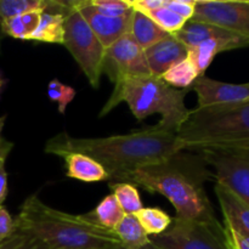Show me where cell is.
Returning a JSON list of instances; mask_svg holds the SVG:
<instances>
[{
  "label": "cell",
  "instance_id": "1",
  "mask_svg": "<svg viewBox=\"0 0 249 249\" xmlns=\"http://www.w3.org/2000/svg\"><path fill=\"white\" fill-rule=\"evenodd\" d=\"M180 151L177 134L153 126L106 138H73L60 133L45 143L49 155L62 157L77 152L92 158L104 167L111 182H121L131 170L160 162Z\"/></svg>",
  "mask_w": 249,
  "mask_h": 249
},
{
  "label": "cell",
  "instance_id": "2",
  "mask_svg": "<svg viewBox=\"0 0 249 249\" xmlns=\"http://www.w3.org/2000/svg\"><path fill=\"white\" fill-rule=\"evenodd\" d=\"M213 179V172L201 153L180 151L160 162L131 170L121 182L162 195L173 204L177 218L219 226L221 223L204 189V184Z\"/></svg>",
  "mask_w": 249,
  "mask_h": 249
},
{
  "label": "cell",
  "instance_id": "3",
  "mask_svg": "<svg viewBox=\"0 0 249 249\" xmlns=\"http://www.w3.org/2000/svg\"><path fill=\"white\" fill-rule=\"evenodd\" d=\"M15 228L28 231L51 249H123L114 231L88 214L74 215L46 206L36 195L22 204Z\"/></svg>",
  "mask_w": 249,
  "mask_h": 249
},
{
  "label": "cell",
  "instance_id": "4",
  "mask_svg": "<svg viewBox=\"0 0 249 249\" xmlns=\"http://www.w3.org/2000/svg\"><path fill=\"white\" fill-rule=\"evenodd\" d=\"M191 89H174L155 75H139L114 83V89L108 101L102 107L100 117L125 102L138 121H143L151 114H160L162 118L153 128L177 134L190 109L185 97Z\"/></svg>",
  "mask_w": 249,
  "mask_h": 249
},
{
  "label": "cell",
  "instance_id": "5",
  "mask_svg": "<svg viewBox=\"0 0 249 249\" xmlns=\"http://www.w3.org/2000/svg\"><path fill=\"white\" fill-rule=\"evenodd\" d=\"M177 139L189 152L249 146V102L190 109Z\"/></svg>",
  "mask_w": 249,
  "mask_h": 249
},
{
  "label": "cell",
  "instance_id": "6",
  "mask_svg": "<svg viewBox=\"0 0 249 249\" xmlns=\"http://www.w3.org/2000/svg\"><path fill=\"white\" fill-rule=\"evenodd\" d=\"M62 45H65L73 56L89 84L94 89H97L104 74L106 49L74 6L65 18V38Z\"/></svg>",
  "mask_w": 249,
  "mask_h": 249
},
{
  "label": "cell",
  "instance_id": "7",
  "mask_svg": "<svg viewBox=\"0 0 249 249\" xmlns=\"http://www.w3.org/2000/svg\"><path fill=\"white\" fill-rule=\"evenodd\" d=\"M150 245L155 249H228L223 225L213 226L177 216L164 232L150 237Z\"/></svg>",
  "mask_w": 249,
  "mask_h": 249
},
{
  "label": "cell",
  "instance_id": "8",
  "mask_svg": "<svg viewBox=\"0 0 249 249\" xmlns=\"http://www.w3.org/2000/svg\"><path fill=\"white\" fill-rule=\"evenodd\" d=\"M214 180L232 191L249 206V146L199 151Z\"/></svg>",
  "mask_w": 249,
  "mask_h": 249
},
{
  "label": "cell",
  "instance_id": "9",
  "mask_svg": "<svg viewBox=\"0 0 249 249\" xmlns=\"http://www.w3.org/2000/svg\"><path fill=\"white\" fill-rule=\"evenodd\" d=\"M192 19L249 39V0H196Z\"/></svg>",
  "mask_w": 249,
  "mask_h": 249
},
{
  "label": "cell",
  "instance_id": "10",
  "mask_svg": "<svg viewBox=\"0 0 249 249\" xmlns=\"http://www.w3.org/2000/svg\"><path fill=\"white\" fill-rule=\"evenodd\" d=\"M104 73L113 83L130 77L152 75L143 50L130 34H125L106 50Z\"/></svg>",
  "mask_w": 249,
  "mask_h": 249
},
{
  "label": "cell",
  "instance_id": "11",
  "mask_svg": "<svg viewBox=\"0 0 249 249\" xmlns=\"http://www.w3.org/2000/svg\"><path fill=\"white\" fill-rule=\"evenodd\" d=\"M191 90L196 92L198 99L197 107L229 106L249 102V82L233 84L202 75L192 84Z\"/></svg>",
  "mask_w": 249,
  "mask_h": 249
},
{
  "label": "cell",
  "instance_id": "12",
  "mask_svg": "<svg viewBox=\"0 0 249 249\" xmlns=\"http://www.w3.org/2000/svg\"><path fill=\"white\" fill-rule=\"evenodd\" d=\"M73 6L80 12L92 33L106 50L118 39L129 33L133 12L122 17L105 16L90 4V0H75L73 1Z\"/></svg>",
  "mask_w": 249,
  "mask_h": 249
},
{
  "label": "cell",
  "instance_id": "13",
  "mask_svg": "<svg viewBox=\"0 0 249 249\" xmlns=\"http://www.w3.org/2000/svg\"><path fill=\"white\" fill-rule=\"evenodd\" d=\"M151 74L160 78L169 68L187 57V48L173 36L143 50Z\"/></svg>",
  "mask_w": 249,
  "mask_h": 249
},
{
  "label": "cell",
  "instance_id": "14",
  "mask_svg": "<svg viewBox=\"0 0 249 249\" xmlns=\"http://www.w3.org/2000/svg\"><path fill=\"white\" fill-rule=\"evenodd\" d=\"M248 45L249 39L242 36H237V34L225 36V38H212L198 44L195 48L187 49V57L195 63L199 73V77H202L218 53L246 48Z\"/></svg>",
  "mask_w": 249,
  "mask_h": 249
},
{
  "label": "cell",
  "instance_id": "15",
  "mask_svg": "<svg viewBox=\"0 0 249 249\" xmlns=\"http://www.w3.org/2000/svg\"><path fill=\"white\" fill-rule=\"evenodd\" d=\"M214 192L218 198L224 223L249 237V206L224 185L215 182Z\"/></svg>",
  "mask_w": 249,
  "mask_h": 249
},
{
  "label": "cell",
  "instance_id": "16",
  "mask_svg": "<svg viewBox=\"0 0 249 249\" xmlns=\"http://www.w3.org/2000/svg\"><path fill=\"white\" fill-rule=\"evenodd\" d=\"M66 164V175L84 182H96L108 180V174L100 163L82 153H67L62 156Z\"/></svg>",
  "mask_w": 249,
  "mask_h": 249
},
{
  "label": "cell",
  "instance_id": "17",
  "mask_svg": "<svg viewBox=\"0 0 249 249\" xmlns=\"http://www.w3.org/2000/svg\"><path fill=\"white\" fill-rule=\"evenodd\" d=\"M129 34L133 36L134 40L142 50H146L157 44L158 41L170 36V34L163 31L150 17L138 10H133V14H131Z\"/></svg>",
  "mask_w": 249,
  "mask_h": 249
},
{
  "label": "cell",
  "instance_id": "18",
  "mask_svg": "<svg viewBox=\"0 0 249 249\" xmlns=\"http://www.w3.org/2000/svg\"><path fill=\"white\" fill-rule=\"evenodd\" d=\"M236 36V33L214 26V24L190 19V21L185 23L181 31L178 32L173 36L181 44H184L187 49H191L197 46L198 44L203 43V41L208 40V39L225 38V36Z\"/></svg>",
  "mask_w": 249,
  "mask_h": 249
},
{
  "label": "cell",
  "instance_id": "19",
  "mask_svg": "<svg viewBox=\"0 0 249 249\" xmlns=\"http://www.w3.org/2000/svg\"><path fill=\"white\" fill-rule=\"evenodd\" d=\"M65 18L63 14L44 10L40 19L28 40L43 41L50 44H63L65 38Z\"/></svg>",
  "mask_w": 249,
  "mask_h": 249
},
{
  "label": "cell",
  "instance_id": "20",
  "mask_svg": "<svg viewBox=\"0 0 249 249\" xmlns=\"http://www.w3.org/2000/svg\"><path fill=\"white\" fill-rule=\"evenodd\" d=\"M113 231L123 249H143L150 246V236L143 230L136 215L125 214Z\"/></svg>",
  "mask_w": 249,
  "mask_h": 249
},
{
  "label": "cell",
  "instance_id": "21",
  "mask_svg": "<svg viewBox=\"0 0 249 249\" xmlns=\"http://www.w3.org/2000/svg\"><path fill=\"white\" fill-rule=\"evenodd\" d=\"M198 77L199 73L195 63L189 57H186L169 68L164 74H162L160 79L169 87L179 88L180 90H182L191 89L192 84Z\"/></svg>",
  "mask_w": 249,
  "mask_h": 249
},
{
  "label": "cell",
  "instance_id": "22",
  "mask_svg": "<svg viewBox=\"0 0 249 249\" xmlns=\"http://www.w3.org/2000/svg\"><path fill=\"white\" fill-rule=\"evenodd\" d=\"M89 215L102 228L113 231L125 214L122 211L116 197L113 195H108L97 204L91 213H89Z\"/></svg>",
  "mask_w": 249,
  "mask_h": 249
},
{
  "label": "cell",
  "instance_id": "23",
  "mask_svg": "<svg viewBox=\"0 0 249 249\" xmlns=\"http://www.w3.org/2000/svg\"><path fill=\"white\" fill-rule=\"evenodd\" d=\"M109 187L124 214L135 215L143 208L140 195L134 185L128 182H111Z\"/></svg>",
  "mask_w": 249,
  "mask_h": 249
},
{
  "label": "cell",
  "instance_id": "24",
  "mask_svg": "<svg viewBox=\"0 0 249 249\" xmlns=\"http://www.w3.org/2000/svg\"><path fill=\"white\" fill-rule=\"evenodd\" d=\"M135 215L148 236L160 235L172 224V218L160 208H142Z\"/></svg>",
  "mask_w": 249,
  "mask_h": 249
},
{
  "label": "cell",
  "instance_id": "25",
  "mask_svg": "<svg viewBox=\"0 0 249 249\" xmlns=\"http://www.w3.org/2000/svg\"><path fill=\"white\" fill-rule=\"evenodd\" d=\"M49 0H0V26L11 17L19 16L32 10H44Z\"/></svg>",
  "mask_w": 249,
  "mask_h": 249
},
{
  "label": "cell",
  "instance_id": "26",
  "mask_svg": "<svg viewBox=\"0 0 249 249\" xmlns=\"http://www.w3.org/2000/svg\"><path fill=\"white\" fill-rule=\"evenodd\" d=\"M142 14L150 17L156 24H158L163 31H165L170 36H174L178 32L181 31L182 27L187 22L182 17H180L179 15H177L175 12H173L172 10H169L165 6L152 10V11L142 12Z\"/></svg>",
  "mask_w": 249,
  "mask_h": 249
},
{
  "label": "cell",
  "instance_id": "27",
  "mask_svg": "<svg viewBox=\"0 0 249 249\" xmlns=\"http://www.w3.org/2000/svg\"><path fill=\"white\" fill-rule=\"evenodd\" d=\"M0 249H51L28 231L15 228L9 238L0 242Z\"/></svg>",
  "mask_w": 249,
  "mask_h": 249
},
{
  "label": "cell",
  "instance_id": "28",
  "mask_svg": "<svg viewBox=\"0 0 249 249\" xmlns=\"http://www.w3.org/2000/svg\"><path fill=\"white\" fill-rule=\"evenodd\" d=\"M74 88L61 83L58 79H51L48 84V96L51 101L57 104L58 112L61 114L66 113L67 106L75 97Z\"/></svg>",
  "mask_w": 249,
  "mask_h": 249
},
{
  "label": "cell",
  "instance_id": "29",
  "mask_svg": "<svg viewBox=\"0 0 249 249\" xmlns=\"http://www.w3.org/2000/svg\"><path fill=\"white\" fill-rule=\"evenodd\" d=\"M90 4L105 16L122 17L133 12L130 0H90Z\"/></svg>",
  "mask_w": 249,
  "mask_h": 249
},
{
  "label": "cell",
  "instance_id": "30",
  "mask_svg": "<svg viewBox=\"0 0 249 249\" xmlns=\"http://www.w3.org/2000/svg\"><path fill=\"white\" fill-rule=\"evenodd\" d=\"M0 33L11 36L14 39H19V40H28L29 36L21 18V15L5 19L0 26Z\"/></svg>",
  "mask_w": 249,
  "mask_h": 249
},
{
  "label": "cell",
  "instance_id": "31",
  "mask_svg": "<svg viewBox=\"0 0 249 249\" xmlns=\"http://www.w3.org/2000/svg\"><path fill=\"white\" fill-rule=\"evenodd\" d=\"M223 233L228 249H249V237L242 235L229 224L223 223Z\"/></svg>",
  "mask_w": 249,
  "mask_h": 249
},
{
  "label": "cell",
  "instance_id": "32",
  "mask_svg": "<svg viewBox=\"0 0 249 249\" xmlns=\"http://www.w3.org/2000/svg\"><path fill=\"white\" fill-rule=\"evenodd\" d=\"M164 6L179 15L185 21H190L195 15L196 0H165Z\"/></svg>",
  "mask_w": 249,
  "mask_h": 249
},
{
  "label": "cell",
  "instance_id": "33",
  "mask_svg": "<svg viewBox=\"0 0 249 249\" xmlns=\"http://www.w3.org/2000/svg\"><path fill=\"white\" fill-rule=\"evenodd\" d=\"M15 231V221L4 206H0V242L9 238Z\"/></svg>",
  "mask_w": 249,
  "mask_h": 249
},
{
  "label": "cell",
  "instance_id": "34",
  "mask_svg": "<svg viewBox=\"0 0 249 249\" xmlns=\"http://www.w3.org/2000/svg\"><path fill=\"white\" fill-rule=\"evenodd\" d=\"M165 0H130L131 7L141 12L152 11L164 6Z\"/></svg>",
  "mask_w": 249,
  "mask_h": 249
},
{
  "label": "cell",
  "instance_id": "35",
  "mask_svg": "<svg viewBox=\"0 0 249 249\" xmlns=\"http://www.w3.org/2000/svg\"><path fill=\"white\" fill-rule=\"evenodd\" d=\"M43 11L44 10H32V11H28L26 12V14L21 15V18L22 21H23L24 26H26L27 31H28L29 36L33 33L34 29L38 26L39 19H40V15Z\"/></svg>",
  "mask_w": 249,
  "mask_h": 249
},
{
  "label": "cell",
  "instance_id": "36",
  "mask_svg": "<svg viewBox=\"0 0 249 249\" xmlns=\"http://www.w3.org/2000/svg\"><path fill=\"white\" fill-rule=\"evenodd\" d=\"M7 157L0 158V206H2L7 196V173L5 170V160Z\"/></svg>",
  "mask_w": 249,
  "mask_h": 249
},
{
  "label": "cell",
  "instance_id": "37",
  "mask_svg": "<svg viewBox=\"0 0 249 249\" xmlns=\"http://www.w3.org/2000/svg\"><path fill=\"white\" fill-rule=\"evenodd\" d=\"M5 119H6V117L5 116L0 117V158L7 157L10 151L12 150V146H14L12 145V142H9V141H6L4 138H2V129H4Z\"/></svg>",
  "mask_w": 249,
  "mask_h": 249
},
{
  "label": "cell",
  "instance_id": "38",
  "mask_svg": "<svg viewBox=\"0 0 249 249\" xmlns=\"http://www.w3.org/2000/svg\"><path fill=\"white\" fill-rule=\"evenodd\" d=\"M2 88V79H1V77H0V89H1Z\"/></svg>",
  "mask_w": 249,
  "mask_h": 249
},
{
  "label": "cell",
  "instance_id": "39",
  "mask_svg": "<svg viewBox=\"0 0 249 249\" xmlns=\"http://www.w3.org/2000/svg\"><path fill=\"white\" fill-rule=\"evenodd\" d=\"M143 249H155V248H153V247H152V246H151V245H150V246H148V247H146V248H143Z\"/></svg>",
  "mask_w": 249,
  "mask_h": 249
},
{
  "label": "cell",
  "instance_id": "40",
  "mask_svg": "<svg viewBox=\"0 0 249 249\" xmlns=\"http://www.w3.org/2000/svg\"><path fill=\"white\" fill-rule=\"evenodd\" d=\"M0 49H1V33H0Z\"/></svg>",
  "mask_w": 249,
  "mask_h": 249
}]
</instances>
